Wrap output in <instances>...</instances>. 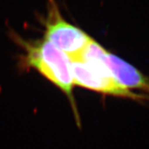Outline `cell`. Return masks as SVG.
I'll list each match as a JSON object with an SVG mask.
<instances>
[{"instance_id": "1", "label": "cell", "mask_w": 149, "mask_h": 149, "mask_svg": "<svg viewBox=\"0 0 149 149\" xmlns=\"http://www.w3.org/2000/svg\"><path fill=\"white\" fill-rule=\"evenodd\" d=\"M15 36L14 39L25 52L22 58L24 65L37 70L62 91L68 98L78 120L79 118L73 96L75 84L69 57L45 39L30 41Z\"/></svg>"}, {"instance_id": "2", "label": "cell", "mask_w": 149, "mask_h": 149, "mask_svg": "<svg viewBox=\"0 0 149 149\" xmlns=\"http://www.w3.org/2000/svg\"><path fill=\"white\" fill-rule=\"evenodd\" d=\"M44 37L69 58L80 55L92 38L66 21L56 0H47L44 19Z\"/></svg>"}, {"instance_id": "3", "label": "cell", "mask_w": 149, "mask_h": 149, "mask_svg": "<svg viewBox=\"0 0 149 149\" xmlns=\"http://www.w3.org/2000/svg\"><path fill=\"white\" fill-rule=\"evenodd\" d=\"M74 84L102 94L128 98L135 101H149V96L133 93L113 77L107 64L94 66L78 58H69Z\"/></svg>"}, {"instance_id": "4", "label": "cell", "mask_w": 149, "mask_h": 149, "mask_svg": "<svg viewBox=\"0 0 149 149\" xmlns=\"http://www.w3.org/2000/svg\"><path fill=\"white\" fill-rule=\"evenodd\" d=\"M104 61L113 77L126 89H137L149 96V77L119 57L107 51Z\"/></svg>"}]
</instances>
